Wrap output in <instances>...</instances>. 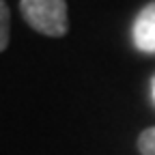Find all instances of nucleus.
Masks as SVG:
<instances>
[{
	"label": "nucleus",
	"instance_id": "nucleus-5",
	"mask_svg": "<svg viewBox=\"0 0 155 155\" xmlns=\"http://www.w3.org/2000/svg\"><path fill=\"white\" fill-rule=\"evenodd\" d=\"M153 99H155V80H153Z\"/></svg>",
	"mask_w": 155,
	"mask_h": 155
},
{
	"label": "nucleus",
	"instance_id": "nucleus-2",
	"mask_svg": "<svg viewBox=\"0 0 155 155\" xmlns=\"http://www.w3.org/2000/svg\"><path fill=\"white\" fill-rule=\"evenodd\" d=\"M131 37L138 50L155 52V2H149L134 19Z\"/></svg>",
	"mask_w": 155,
	"mask_h": 155
},
{
	"label": "nucleus",
	"instance_id": "nucleus-4",
	"mask_svg": "<svg viewBox=\"0 0 155 155\" xmlns=\"http://www.w3.org/2000/svg\"><path fill=\"white\" fill-rule=\"evenodd\" d=\"M138 151L140 155H155V127H147L138 136Z\"/></svg>",
	"mask_w": 155,
	"mask_h": 155
},
{
	"label": "nucleus",
	"instance_id": "nucleus-3",
	"mask_svg": "<svg viewBox=\"0 0 155 155\" xmlns=\"http://www.w3.org/2000/svg\"><path fill=\"white\" fill-rule=\"evenodd\" d=\"M11 39V11L5 0H0V52L9 48Z\"/></svg>",
	"mask_w": 155,
	"mask_h": 155
},
{
	"label": "nucleus",
	"instance_id": "nucleus-1",
	"mask_svg": "<svg viewBox=\"0 0 155 155\" xmlns=\"http://www.w3.org/2000/svg\"><path fill=\"white\" fill-rule=\"evenodd\" d=\"M26 24L45 37H65L69 30V13L65 0H19Z\"/></svg>",
	"mask_w": 155,
	"mask_h": 155
}]
</instances>
